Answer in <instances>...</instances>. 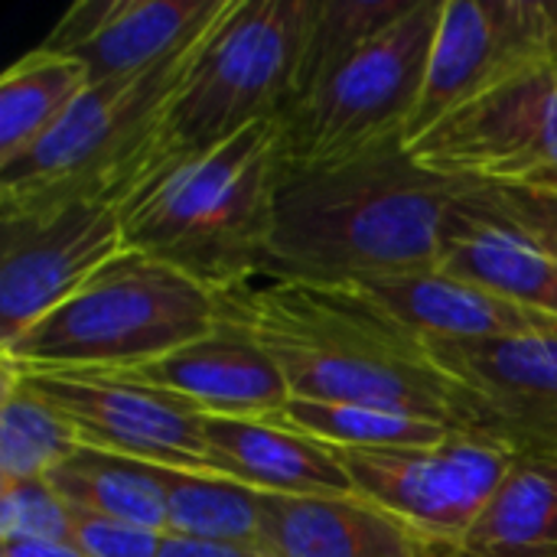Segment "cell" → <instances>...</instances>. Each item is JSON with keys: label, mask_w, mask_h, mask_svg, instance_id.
Here are the masks:
<instances>
[{"label": "cell", "mask_w": 557, "mask_h": 557, "mask_svg": "<svg viewBox=\"0 0 557 557\" xmlns=\"http://www.w3.org/2000/svg\"><path fill=\"white\" fill-rule=\"evenodd\" d=\"M222 313L271 352L294 398L401 411L496 441L483 401L359 287L264 281L225 294Z\"/></svg>", "instance_id": "1"}, {"label": "cell", "mask_w": 557, "mask_h": 557, "mask_svg": "<svg viewBox=\"0 0 557 557\" xmlns=\"http://www.w3.org/2000/svg\"><path fill=\"white\" fill-rule=\"evenodd\" d=\"M463 196L467 180L421 166L405 144L333 166H287L261 277L352 287L441 268Z\"/></svg>", "instance_id": "2"}, {"label": "cell", "mask_w": 557, "mask_h": 557, "mask_svg": "<svg viewBox=\"0 0 557 557\" xmlns=\"http://www.w3.org/2000/svg\"><path fill=\"white\" fill-rule=\"evenodd\" d=\"M284 170V124L258 121L134 189L117 206L124 248L170 264L215 297L245 290L264 274Z\"/></svg>", "instance_id": "3"}, {"label": "cell", "mask_w": 557, "mask_h": 557, "mask_svg": "<svg viewBox=\"0 0 557 557\" xmlns=\"http://www.w3.org/2000/svg\"><path fill=\"white\" fill-rule=\"evenodd\" d=\"M307 16L310 0H228L193 49L150 140L137 189L258 121H284L294 101Z\"/></svg>", "instance_id": "4"}, {"label": "cell", "mask_w": 557, "mask_h": 557, "mask_svg": "<svg viewBox=\"0 0 557 557\" xmlns=\"http://www.w3.org/2000/svg\"><path fill=\"white\" fill-rule=\"evenodd\" d=\"M222 297L170 264L124 248L0 359L33 372H134L206 336Z\"/></svg>", "instance_id": "5"}, {"label": "cell", "mask_w": 557, "mask_h": 557, "mask_svg": "<svg viewBox=\"0 0 557 557\" xmlns=\"http://www.w3.org/2000/svg\"><path fill=\"white\" fill-rule=\"evenodd\" d=\"M196 42L150 72L88 85L42 140L0 166V202L85 196L121 206L140 183L150 140Z\"/></svg>", "instance_id": "6"}, {"label": "cell", "mask_w": 557, "mask_h": 557, "mask_svg": "<svg viewBox=\"0 0 557 557\" xmlns=\"http://www.w3.org/2000/svg\"><path fill=\"white\" fill-rule=\"evenodd\" d=\"M444 0L411 7L346 59L307 101L284 114L287 166H333L405 144L421 98Z\"/></svg>", "instance_id": "7"}, {"label": "cell", "mask_w": 557, "mask_h": 557, "mask_svg": "<svg viewBox=\"0 0 557 557\" xmlns=\"http://www.w3.org/2000/svg\"><path fill=\"white\" fill-rule=\"evenodd\" d=\"M408 150L444 176L557 189V49L441 117Z\"/></svg>", "instance_id": "8"}, {"label": "cell", "mask_w": 557, "mask_h": 557, "mask_svg": "<svg viewBox=\"0 0 557 557\" xmlns=\"http://www.w3.org/2000/svg\"><path fill=\"white\" fill-rule=\"evenodd\" d=\"M117 251L124 232L111 202L85 196L0 202V349L62 307Z\"/></svg>", "instance_id": "9"}, {"label": "cell", "mask_w": 557, "mask_h": 557, "mask_svg": "<svg viewBox=\"0 0 557 557\" xmlns=\"http://www.w3.org/2000/svg\"><path fill=\"white\" fill-rule=\"evenodd\" d=\"M339 457L359 496L441 545L476 522L516 460L499 441L467 431L431 447L339 450Z\"/></svg>", "instance_id": "10"}, {"label": "cell", "mask_w": 557, "mask_h": 557, "mask_svg": "<svg viewBox=\"0 0 557 557\" xmlns=\"http://www.w3.org/2000/svg\"><path fill=\"white\" fill-rule=\"evenodd\" d=\"M20 379L75 428L82 447L170 470L209 473L202 437L206 411L183 395L150 385L131 372L20 369Z\"/></svg>", "instance_id": "11"}, {"label": "cell", "mask_w": 557, "mask_h": 557, "mask_svg": "<svg viewBox=\"0 0 557 557\" xmlns=\"http://www.w3.org/2000/svg\"><path fill=\"white\" fill-rule=\"evenodd\" d=\"M557 49L545 0H444L405 147L506 75Z\"/></svg>", "instance_id": "12"}, {"label": "cell", "mask_w": 557, "mask_h": 557, "mask_svg": "<svg viewBox=\"0 0 557 557\" xmlns=\"http://www.w3.org/2000/svg\"><path fill=\"white\" fill-rule=\"evenodd\" d=\"M228 0H75L42 39L95 82L150 72L193 46Z\"/></svg>", "instance_id": "13"}, {"label": "cell", "mask_w": 557, "mask_h": 557, "mask_svg": "<svg viewBox=\"0 0 557 557\" xmlns=\"http://www.w3.org/2000/svg\"><path fill=\"white\" fill-rule=\"evenodd\" d=\"M434 359L490 411L516 457H557V333L431 346Z\"/></svg>", "instance_id": "14"}, {"label": "cell", "mask_w": 557, "mask_h": 557, "mask_svg": "<svg viewBox=\"0 0 557 557\" xmlns=\"http://www.w3.org/2000/svg\"><path fill=\"white\" fill-rule=\"evenodd\" d=\"M131 375L176 392L215 418L274 421L294 398L271 352L225 313L206 336Z\"/></svg>", "instance_id": "15"}, {"label": "cell", "mask_w": 557, "mask_h": 557, "mask_svg": "<svg viewBox=\"0 0 557 557\" xmlns=\"http://www.w3.org/2000/svg\"><path fill=\"white\" fill-rule=\"evenodd\" d=\"M258 552L268 557H441V542L359 493L268 496Z\"/></svg>", "instance_id": "16"}, {"label": "cell", "mask_w": 557, "mask_h": 557, "mask_svg": "<svg viewBox=\"0 0 557 557\" xmlns=\"http://www.w3.org/2000/svg\"><path fill=\"white\" fill-rule=\"evenodd\" d=\"M352 287L366 290L428 346H476L512 336L557 333V320L552 317L522 310L470 281L447 274L444 268L366 277Z\"/></svg>", "instance_id": "17"}, {"label": "cell", "mask_w": 557, "mask_h": 557, "mask_svg": "<svg viewBox=\"0 0 557 557\" xmlns=\"http://www.w3.org/2000/svg\"><path fill=\"white\" fill-rule=\"evenodd\" d=\"M209 473L228 476L268 496H346L356 493L336 447L274 421L215 418L202 424Z\"/></svg>", "instance_id": "18"}, {"label": "cell", "mask_w": 557, "mask_h": 557, "mask_svg": "<svg viewBox=\"0 0 557 557\" xmlns=\"http://www.w3.org/2000/svg\"><path fill=\"white\" fill-rule=\"evenodd\" d=\"M441 268L522 310L557 320V255L467 196L450 222Z\"/></svg>", "instance_id": "19"}, {"label": "cell", "mask_w": 557, "mask_h": 557, "mask_svg": "<svg viewBox=\"0 0 557 557\" xmlns=\"http://www.w3.org/2000/svg\"><path fill=\"white\" fill-rule=\"evenodd\" d=\"M441 557H557V457H516L476 522Z\"/></svg>", "instance_id": "20"}, {"label": "cell", "mask_w": 557, "mask_h": 557, "mask_svg": "<svg viewBox=\"0 0 557 557\" xmlns=\"http://www.w3.org/2000/svg\"><path fill=\"white\" fill-rule=\"evenodd\" d=\"M166 470L170 467L78 447L49 483L75 512L166 532Z\"/></svg>", "instance_id": "21"}, {"label": "cell", "mask_w": 557, "mask_h": 557, "mask_svg": "<svg viewBox=\"0 0 557 557\" xmlns=\"http://www.w3.org/2000/svg\"><path fill=\"white\" fill-rule=\"evenodd\" d=\"M91 75L46 46L20 55L0 78V166L26 153L82 98Z\"/></svg>", "instance_id": "22"}, {"label": "cell", "mask_w": 557, "mask_h": 557, "mask_svg": "<svg viewBox=\"0 0 557 557\" xmlns=\"http://www.w3.org/2000/svg\"><path fill=\"white\" fill-rule=\"evenodd\" d=\"M78 447L75 428L0 359V483L49 480Z\"/></svg>", "instance_id": "23"}, {"label": "cell", "mask_w": 557, "mask_h": 557, "mask_svg": "<svg viewBox=\"0 0 557 557\" xmlns=\"http://www.w3.org/2000/svg\"><path fill=\"white\" fill-rule=\"evenodd\" d=\"M264 493L219 473L166 470V535L258 548Z\"/></svg>", "instance_id": "24"}, {"label": "cell", "mask_w": 557, "mask_h": 557, "mask_svg": "<svg viewBox=\"0 0 557 557\" xmlns=\"http://www.w3.org/2000/svg\"><path fill=\"white\" fill-rule=\"evenodd\" d=\"M274 424L307 434L336 450H382V447H431L454 434V428L366 405H330L290 398Z\"/></svg>", "instance_id": "25"}, {"label": "cell", "mask_w": 557, "mask_h": 557, "mask_svg": "<svg viewBox=\"0 0 557 557\" xmlns=\"http://www.w3.org/2000/svg\"><path fill=\"white\" fill-rule=\"evenodd\" d=\"M408 7L411 0H310L290 108L307 101L346 59H352Z\"/></svg>", "instance_id": "26"}, {"label": "cell", "mask_w": 557, "mask_h": 557, "mask_svg": "<svg viewBox=\"0 0 557 557\" xmlns=\"http://www.w3.org/2000/svg\"><path fill=\"white\" fill-rule=\"evenodd\" d=\"M10 542L72 545V509L49 480L0 483V545Z\"/></svg>", "instance_id": "27"}, {"label": "cell", "mask_w": 557, "mask_h": 557, "mask_svg": "<svg viewBox=\"0 0 557 557\" xmlns=\"http://www.w3.org/2000/svg\"><path fill=\"white\" fill-rule=\"evenodd\" d=\"M470 183V199L529 235L535 245L557 255V189L548 186H499V183Z\"/></svg>", "instance_id": "28"}, {"label": "cell", "mask_w": 557, "mask_h": 557, "mask_svg": "<svg viewBox=\"0 0 557 557\" xmlns=\"http://www.w3.org/2000/svg\"><path fill=\"white\" fill-rule=\"evenodd\" d=\"M166 532L95 519L72 509V545L88 557H160Z\"/></svg>", "instance_id": "29"}, {"label": "cell", "mask_w": 557, "mask_h": 557, "mask_svg": "<svg viewBox=\"0 0 557 557\" xmlns=\"http://www.w3.org/2000/svg\"><path fill=\"white\" fill-rule=\"evenodd\" d=\"M160 557H268L258 548L248 545H219V542H196V539H176L166 535L163 539V552Z\"/></svg>", "instance_id": "30"}, {"label": "cell", "mask_w": 557, "mask_h": 557, "mask_svg": "<svg viewBox=\"0 0 557 557\" xmlns=\"http://www.w3.org/2000/svg\"><path fill=\"white\" fill-rule=\"evenodd\" d=\"M0 557H88L75 545H59V542H10L0 545Z\"/></svg>", "instance_id": "31"}, {"label": "cell", "mask_w": 557, "mask_h": 557, "mask_svg": "<svg viewBox=\"0 0 557 557\" xmlns=\"http://www.w3.org/2000/svg\"><path fill=\"white\" fill-rule=\"evenodd\" d=\"M545 7H548V16L555 20V26H557V0H545Z\"/></svg>", "instance_id": "32"}, {"label": "cell", "mask_w": 557, "mask_h": 557, "mask_svg": "<svg viewBox=\"0 0 557 557\" xmlns=\"http://www.w3.org/2000/svg\"><path fill=\"white\" fill-rule=\"evenodd\" d=\"M548 189H552V186H548Z\"/></svg>", "instance_id": "33"}]
</instances>
